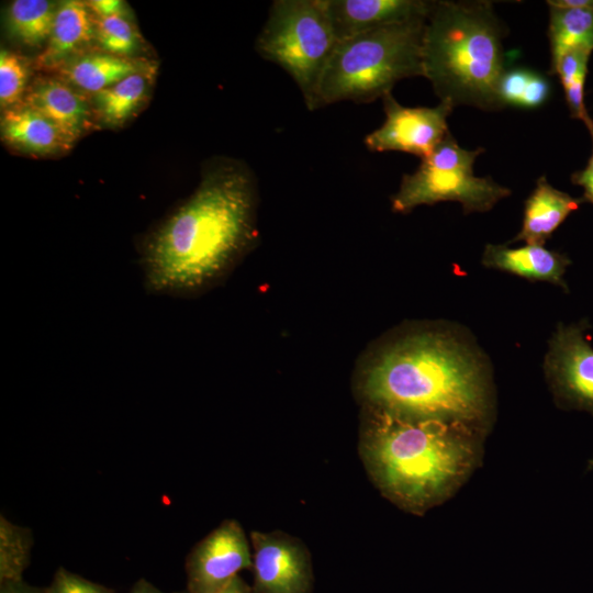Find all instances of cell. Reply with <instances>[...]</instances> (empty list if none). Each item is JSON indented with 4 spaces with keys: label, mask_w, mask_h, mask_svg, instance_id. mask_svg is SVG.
I'll list each match as a JSON object with an SVG mask.
<instances>
[{
    "label": "cell",
    "mask_w": 593,
    "mask_h": 593,
    "mask_svg": "<svg viewBox=\"0 0 593 593\" xmlns=\"http://www.w3.org/2000/svg\"><path fill=\"white\" fill-rule=\"evenodd\" d=\"M257 186L242 163L209 168L193 193L139 242L146 291L192 298L220 282L254 244Z\"/></svg>",
    "instance_id": "cell-1"
},
{
    "label": "cell",
    "mask_w": 593,
    "mask_h": 593,
    "mask_svg": "<svg viewBox=\"0 0 593 593\" xmlns=\"http://www.w3.org/2000/svg\"><path fill=\"white\" fill-rule=\"evenodd\" d=\"M366 406L490 427L493 393L481 358L462 340L415 332L380 348L358 376Z\"/></svg>",
    "instance_id": "cell-2"
},
{
    "label": "cell",
    "mask_w": 593,
    "mask_h": 593,
    "mask_svg": "<svg viewBox=\"0 0 593 593\" xmlns=\"http://www.w3.org/2000/svg\"><path fill=\"white\" fill-rule=\"evenodd\" d=\"M484 434L462 422L365 405L359 454L387 500L423 515L468 481L480 465Z\"/></svg>",
    "instance_id": "cell-3"
},
{
    "label": "cell",
    "mask_w": 593,
    "mask_h": 593,
    "mask_svg": "<svg viewBox=\"0 0 593 593\" xmlns=\"http://www.w3.org/2000/svg\"><path fill=\"white\" fill-rule=\"evenodd\" d=\"M502 27L486 1H434L422 42L423 76L440 101L497 110L505 71Z\"/></svg>",
    "instance_id": "cell-4"
},
{
    "label": "cell",
    "mask_w": 593,
    "mask_h": 593,
    "mask_svg": "<svg viewBox=\"0 0 593 593\" xmlns=\"http://www.w3.org/2000/svg\"><path fill=\"white\" fill-rule=\"evenodd\" d=\"M426 19L338 41L321 78L314 110L342 101L372 102L391 92L398 81L423 76Z\"/></svg>",
    "instance_id": "cell-5"
},
{
    "label": "cell",
    "mask_w": 593,
    "mask_h": 593,
    "mask_svg": "<svg viewBox=\"0 0 593 593\" xmlns=\"http://www.w3.org/2000/svg\"><path fill=\"white\" fill-rule=\"evenodd\" d=\"M321 0H276L256 40V51L280 66L314 111L318 85L337 44Z\"/></svg>",
    "instance_id": "cell-6"
},
{
    "label": "cell",
    "mask_w": 593,
    "mask_h": 593,
    "mask_svg": "<svg viewBox=\"0 0 593 593\" xmlns=\"http://www.w3.org/2000/svg\"><path fill=\"white\" fill-rule=\"evenodd\" d=\"M484 149L460 147L450 132L418 168L405 174L398 192L392 197V210L409 213L423 204L443 201L459 202L466 214L492 209L511 190L490 177H477L473 164Z\"/></svg>",
    "instance_id": "cell-7"
},
{
    "label": "cell",
    "mask_w": 593,
    "mask_h": 593,
    "mask_svg": "<svg viewBox=\"0 0 593 593\" xmlns=\"http://www.w3.org/2000/svg\"><path fill=\"white\" fill-rule=\"evenodd\" d=\"M384 123L365 137L371 152H403L427 158L448 134L447 119L455 104L440 101L436 107H404L391 92L382 97Z\"/></svg>",
    "instance_id": "cell-8"
},
{
    "label": "cell",
    "mask_w": 593,
    "mask_h": 593,
    "mask_svg": "<svg viewBox=\"0 0 593 593\" xmlns=\"http://www.w3.org/2000/svg\"><path fill=\"white\" fill-rule=\"evenodd\" d=\"M251 593H313L311 555L299 538L281 530L250 533Z\"/></svg>",
    "instance_id": "cell-9"
},
{
    "label": "cell",
    "mask_w": 593,
    "mask_h": 593,
    "mask_svg": "<svg viewBox=\"0 0 593 593\" xmlns=\"http://www.w3.org/2000/svg\"><path fill=\"white\" fill-rule=\"evenodd\" d=\"M251 568L253 553L243 527L235 519H225L189 552L188 593H217L239 571Z\"/></svg>",
    "instance_id": "cell-10"
},
{
    "label": "cell",
    "mask_w": 593,
    "mask_h": 593,
    "mask_svg": "<svg viewBox=\"0 0 593 593\" xmlns=\"http://www.w3.org/2000/svg\"><path fill=\"white\" fill-rule=\"evenodd\" d=\"M585 328V323L560 324L550 340L545 368L562 406L593 414V348Z\"/></svg>",
    "instance_id": "cell-11"
},
{
    "label": "cell",
    "mask_w": 593,
    "mask_h": 593,
    "mask_svg": "<svg viewBox=\"0 0 593 593\" xmlns=\"http://www.w3.org/2000/svg\"><path fill=\"white\" fill-rule=\"evenodd\" d=\"M337 41L391 24L426 19L434 1L321 0Z\"/></svg>",
    "instance_id": "cell-12"
},
{
    "label": "cell",
    "mask_w": 593,
    "mask_h": 593,
    "mask_svg": "<svg viewBox=\"0 0 593 593\" xmlns=\"http://www.w3.org/2000/svg\"><path fill=\"white\" fill-rule=\"evenodd\" d=\"M22 103L47 118L71 146L89 127L90 111L86 99L61 78L35 80Z\"/></svg>",
    "instance_id": "cell-13"
},
{
    "label": "cell",
    "mask_w": 593,
    "mask_h": 593,
    "mask_svg": "<svg viewBox=\"0 0 593 593\" xmlns=\"http://www.w3.org/2000/svg\"><path fill=\"white\" fill-rule=\"evenodd\" d=\"M96 40L93 14L87 2L68 0L56 10L51 35L43 52L36 58V67L57 69Z\"/></svg>",
    "instance_id": "cell-14"
},
{
    "label": "cell",
    "mask_w": 593,
    "mask_h": 593,
    "mask_svg": "<svg viewBox=\"0 0 593 593\" xmlns=\"http://www.w3.org/2000/svg\"><path fill=\"white\" fill-rule=\"evenodd\" d=\"M570 262L563 254L540 245L528 244L517 248L489 244L482 256V264L488 268L511 272L534 281H547L563 289H567L563 275Z\"/></svg>",
    "instance_id": "cell-15"
},
{
    "label": "cell",
    "mask_w": 593,
    "mask_h": 593,
    "mask_svg": "<svg viewBox=\"0 0 593 593\" xmlns=\"http://www.w3.org/2000/svg\"><path fill=\"white\" fill-rule=\"evenodd\" d=\"M553 188L546 177L537 180L536 187L525 201L523 225L513 242L544 246L566 217L582 202Z\"/></svg>",
    "instance_id": "cell-16"
},
{
    "label": "cell",
    "mask_w": 593,
    "mask_h": 593,
    "mask_svg": "<svg viewBox=\"0 0 593 593\" xmlns=\"http://www.w3.org/2000/svg\"><path fill=\"white\" fill-rule=\"evenodd\" d=\"M1 136L11 147L32 155H52L71 147L47 118L24 103L3 111Z\"/></svg>",
    "instance_id": "cell-17"
},
{
    "label": "cell",
    "mask_w": 593,
    "mask_h": 593,
    "mask_svg": "<svg viewBox=\"0 0 593 593\" xmlns=\"http://www.w3.org/2000/svg\"><path fill=\"white\" fill-rule=\"evenodd\" d=\"M137 60L107 52L83 53L64 64L59 78L82 91L97 93L145 69Z\"/></svg>",
    "instance_id": "cell-18"
},
{
    "label": "cell",
    "mask_w": 593,
    "mask_h": 593,
    "mask_svg": "<svg viewBox=\"0 0 593 593\" xmlns=\"http://www.w3.org/2000/svg\"><path fill=\"white\" fill-rule=\"evenodd\" d=\"M550 74L562 57L574 49L593 51V9L549 7Z\"/></svg>",
    "instance_id": "cell-19"
},
{
    "label": "cell",
    "mask_w": 593,
    "mask_h": 593,
    "mask_svg": "<svg viewBox=\"0 0 593 593\" xmlns=\"http://www.w3.org/2000/svg\"><path fill=\"white\" fill-rule=\"evenodd\" d=\"M145 69L134 72L94 94L97 113L108 125L118 126L128 120L143 102L149 80Z\"/></svg>",
    "instance_id": "cell-20"
},
{
    "label": "cell",
    "mask_w": 593,
    "mask_h": 593,
    "mask_svg": "<svg viewBox=\"0 0 593 593\" xmlns=\"http://www.w3.org/2000/svg\"><path fill=\"white\" fill-rule=\"evenodd\" d=\"M57 8L46 0H15L8 11L9 31L30 47L47 42Z\"/></svg>",
    "instance_id": "cell-21"
},
{
    "label": "cell",
    "mask_w": 593,
    "mask_h": 593,
    "mask_svg": "<svg viewBox=\"0 0 593 593\" xmlns=\"http://www.w3.org/2000/svg\"><path fill=\"white\" fill-rule=\"evenodd\" d=\"M550 93L548 78L528 68L505 69L497 85V99L502 108L535 109L542 105Z\"/></svg>",
    "instance_id": "cell-22"
},
{
    "label": "cell",
    "mask_w": 593,
    "mask_h": 593,
    "mask_svg": "<svg viewBox=\"0 0 593 593\" xmlns=\"http://www.w3.org/2000/svg\"><path fill=\"white\" fill-rule=\"evenodd\" d=\"M591 53L589 49H574L567 53L555 71L563 87L571 118L582 121L589 132L593 130V120L584 104V83Z\"/></svg>",
    "instance_id": "cell-23"
},
{
    "label": "cell",
    "mask_w": 593,
    "mask_h": 593,
    "mask_svg": "<svg viewBox=\"0 0 593 593\" xmlns=\"http://www.w3.org/2000/svg\"><path fill=\"white\" fill-rule=\"evenodd\" d=\"M32 532L0 516V582L22 580L30 563Z\"/></svg>",
    "instance_id": "cell-24"
},
{
    "label": "cell",
    "mask_w": 593,
    "mask_h": 593,
    "mask_svg": "<svg viewBox=\"0 0 593 593\" xmlns=\"http://www.w3.org/2000/svg\"><path fill=\"white\" fill-rule=\"evenodd\" d=\"M30 66L15 53L1 49L0 54V104L8 110L22 103L27 91Z\"/></svg>",
    "instance_id": "cell-25"
},
{
    "label": "cell",
    "mask_w": 593,
    "mask_h": 593,
    "mask_svg": "<svg viewBox=\"0 0 593 593\" xmlns=\"http://www.w3.org/2000/svg\"><path fill=\"white\" fill-rule=\"evenodd\" d=\"M96 40L104 52L127 57L137 47V34L125 16L98 18L93 15Z\"/></svg>",
    "instance_id": "cell-26"
},
{
    "label": "cell",
    "mask_w": 593,
    "mask_h": 593,
    "mask_svg": "<svg viewBox=\"0 0 593 593\" xmlns=\"http://www.w3.org/2000/svg\"><path fill=\"white\" fill-rule=\"evenodd\" d=\"M46 593H114V591L60 567L46 588Z\"/></svg>",
    "instance_id": "cell-27"
},
{
    "label": "cell",
    "mask_w": 593,
    "mask_h": 593,
    "mask_svg": "<svg viewBox=\"0 0 593 593\" xmlns=\"http://www.w3.org/2000/svg\"><path fill=\"white\" fill-rule=\"evenodd\" d=\"M590 134L593 144V130L590 131ZM571 181L583 188L584 194L582 200L593 203V148L586 166L583 169L573 172Z\"/></svg>",
    "instance_id": "cell-28"
},
{
    "label": "cell",
    "mask_w": 593,
    "mask_h": 593,
    "mask_svg": "<svg viewBox=\"0 0 593 593\" xmlns=\"http://www.w3.org/2000/svg\"><path fill=\"white\" fill-rule=\"evenodd\" d=\"M87 5L91 13L98 18L121 15L126 16V7L120 0H90Z\"/></svg>",
    "instance_id": "cell-29"
},
{
    "label": "cell",
    "mask_w": 593,
    "mask_h": 593,
    "mask_svg": "<svg viewBox=\"0 0 593 593\" xmlns=\"http://www.w3.org/2000/svg\"><path fill=\"white\" fill-rule=\"evenodd\" d=\"M0 593H46V589L31 586L23 580L0 582Z\"/></svg>",
    "instance_id": "cell-30"
},
{
    "label": "cell",
    "mask_w": 593,
    "mask_h": 593,
    "mask_svg": "<svg viewBox=\"0 0 593 593\" xmlns=\"http://www.w3.org/2000/svg\"><path fill=\"white\" fill-rule=\"evenodd\" d=\"M547 3L562 9H593V0H549Z\"/></svg>",
    "instance_id": "cell-31"
},
{
    "label": "cell",
    "mask_w": 593,
    "mask_h": 593,
    "mask_svg": "<svg viewBox=\"0 0 593 593\" xmlns=\"http://www.w3.org/2000/svg\"><path fill=\"white\" fill-rule=\"evenodd\" d=\"M217 593H251V586L237 575L230 584Z\"/></svg>",
    "instance_id": "cell-32"
},
{
    "label": "cell",
    "mask_w": 593,
    "mask_h": 593,
    "mask_svg": "<svg viewBox=\"0 0 593 593\" xmlns=\"http://www.w3.org/2000/svg\"><path fill=\"white\" fill-rule=\"evenodd\" d=\"M130 593H164L145 579L138 580ZM182 593V592H180Z\"/></svg>",
    "instance_id": "cell-33"
}]
</instances>
